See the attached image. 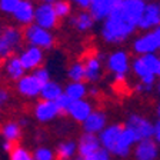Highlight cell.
<instances>
[{
    "label": "cell",
    "mask_w": 160,
    "mask_h": 160,
    "mask_svg": "<svg viewBox=\"0 0 160 160\" xmlns=\"http://www.w3.org/2000/svg\"><path fill=\"white\" fill-rule=\"evenodd\" d=\"M154 32H156L157 37H159V42H160V24H159V26H157V27H156V29H154Z\"/></svg>",
    "instance_id": "60d3db41"
},
{
    "label": "cell",
    "mask_w": 160,
    "mask_h": 160,
    "mask_svg": "<svg viewBox=\"0 0 160 160\" xmlns=\"http://www.w3.org/2000/svg\"><path fill=\"white\" fill-rule=\"evenodd\" d=\"M106 122H107V117L104 112H102V110H93L90 113V116L83 122L84 133H90V134L99 133V132H102L106 127Z\"/></svg>",
    "instance_id": "d6986e66"
},
{
    "label": "cell",
    "mask_w": 160,
    "mask_h": 160,
    "mask_svg": "<svg viewBox=\"0 0 160 160\" xmlns=\"http://www.w3.org/2000/svg\"><path fill=\"white\" fill-rule=\"evenodd\" d=\"M140 2H143V3H150V2H154V0H140Z\"/></svg>",
    "instance_id": "f6af8a7d"
},
{
    "label": "cell",
    "mask_w": 160,
    "mask_h": 160,
    "mask_svg": "<svg viewBox=\"0 0 160 160\" xmlns=\"http://www.w3.org/2000/svg\"><path fill=\"white\" fill-rule=\"evenodd\" d=\"M144 6H146V3L140 2V0H120V2H116V7L134 26H139V22L144 12Z\"/></svg>",
    "instance_id": "9c48e42d"
},
{
    "label": "cell",
    "mask_w": 160,
    "mask_h": 160,
    "mask_svg": "<svg viewBox=\"0 0 160 160\" xmlns=\"http://www.w3.org/2000/svg\"><path fill=\"white\" fill-rule=\"evenodd\" d=\"M136 29L137 26H134L132 22H129L122 14V12L116 7V4H114L110 14L103 20L100 33H102V37H103V40L106 43L120 44L123 42H126L134 33Z\"/></svg>",
    "instance_id": "6da1fadb"
},
{
    "label": "cell",
    "mask_w": 160,
    "mask_h": 160,
    "mask_svg": "<svg viewBox=\"0 0 160 160\" xmlns=\"http://www.w3.org/2000/svg\"><path fill=\"white\" fill-rule=\"evenodd\" d=\"M123 129H124V124H112V126L104 127V129L100 132L99 140H100V144L103 146L104 150L113 153L117 140H119Z\"/></svg>",
    "instance_id": "7c38bea8"
},
{
    "label": "cell",
    "mask_w": 160,
    "mask_h": 160,
    "mask_svg": "<svg viewBox=\"0 0 160 160\" xmlns=\"http://www.w3.org/2000/svg\"><path fill=\"white\" fill-rule=\"evenodd\" d=\"M63 93H64V90L62 89V86H60L59 83H56V82H52V80H50V82L43 84L42 92H40V97H42V100L56 102Z\"/></svg>",
    "instance_id": "484cf974"
},
{
    "label": "cell",
    "mask_w": 160,
    "mask_h": 160,
    "mask_svg": "<svg viewBox=\"0 0 160 160\" xmlns=\"http://www.w3.org/2000/svg\"><path fill=\"white\" fill-rule=\"evenodd\" d=\"M100 150V140L94 134L84 133L79 139V144H77V153L82 160L87 159V157L93 156L96 152Z\"/></svg>",
    "instance_id": "9a60e30c"
},
{
    "label": "cell",
    "mask_w": 160,
    "mask_h": 160,
    "mask_svg": "<svg viewBox=\"0 0 160 160\" xmlns=\"http://www.w3.org/2000/svg\"><path fill=\"white\" fill-rule=\"evenodd\" d=\"M96 20L90 14L89 10H80L76 14L70 16V24L77 30V32H89L94 26Z\"/></svg>",
    "instance_id": "603a6c76"
},
{
    "label": "cell",
    "mask_w": 160,
    "mask_h": 160,
    "mask_svg": "<svg viewBox=\"0 0 160 160\" xmlns=\"http://www.w3.org/2000/svg\"><path fill=\"white\" fill-rule=\"evenodd\" d=\"M67 77L72 82H86V70H84L83 60L70 64V67L67 69Z\"/></svg>",
    "instance_id": "f1b7e54d"
},
{
    "label": "cell",
    "mask_w": 160,
    "mask_h": 160,
    "mask_svg": "<svg viewBox=\"0 0 160 160\" xmlns=\"http://www.w3.org/2000/svg\"><path fill=\"white\" fill-rule=\"evenodd\" d=\"M153 87L154 84H149V83H143V82H140L136 84L134 90H136L137 93H150V92H153Z\"/></svg>",
    "instance_id": "d590c367"
},
{
    "label": "cell",
    "mask_w": 160,
    "mask_h": 160,
    "mask_svg": "<svg viewBox=\"0 0 160 160\" xmlns=\"http://www.w3.org/2000/svg\"><path fill=\"white\" fill-rule=\"evenodd\" d=\"M89 93L84 82H72L70 84H67L64 87V94L72 100H80L84 99Z\"/></svg>",
    "instance_id": "4316f807"
},
{
    "label": "cell",
    "mask_w": 160,
    "mask_h": 160,
    "mask_svg": "<svg viewBox=\"0 0 160 160\" xmlns=\"http://www.w3.org/2000/svg\"><path fill=\"white\" fill-rule=\"evenodd\" d=\"M19 57L26 70H36L37 67L42 66V63L44 60L43 50L36 46H27L24 50L20 52Z\"/></svg>",
    "instance_id": "8fae6325"
},
{
    "label": "cell",
    "mask_w": 160,
    "mask_h": 160,
    "mask_svg": "<svg viewBox=\"0 0 160 160\" xmlns=\"http://www.w3.org/2000/svg\"><path fill=\"white\" fill-rule=\"evenodd\" d=\"M34 116L39 122L42 123H46V122H50L53 120L54 117H57L60 114V110L57 107L56 102H49V100H40L39 103L34 106L33 110Z\"/></svg>",
    "instance_id": "2e32d148"
},
{
    "label": "cell",
    "mask_w": 160,
    "mask_h": 160,
    "mask_svg": "<svg viewBox=\"0 0 160 160\" xmlns=\"http://www.w3.org/2000/svg\"><path fill=\"white\" fill-rule=\"evenodd\" d=\"M92 112H93V107H92L90 102H87V100H84V99H80V100H73V102H72L67 114H69L74 122H77V123H83L84 120L90 116Z\"/></svg>",
    "instance_id": "ffe728a7"
},
{
    "label": "cell",
    "mask_w": 160,
    "mask_h": 160,
    "mask_svg": "<svg viewBox=\"0 0 160 160\" xmlns=\"http://www.w3.org/2000/svg\"><path fill=\"white\" fill-rule=\"evenodd\" d=\"M160 24V2L154 0L146 3L144 6V12L142 14V19L139 22L137 29L143 30V32H149V30H154Z\"/></svg>",
    "instance_id": "52a82bcc"
},
{
    "label": "cell",
    "mask_w": 160,
    "mask_h": 160,
    "mask_svg": "<svg viewBox=\"0 0 160 160\" xmlns=\"http://www.w3.org/2000/svg\"><path fill=\"white\" fill-rule=\"evenodd\" d=\"M56 0H40V3H50V4H53Z\"/></svg>",
    "instance_id": "b9f144b4"
},
{
    "label": "cell",
    "mask_w": 160,
    "mask_h": 160,
    "mask_svg": "<svg viewBox=\"0 0 160 160\" xmlns=\"http://www.w3.org/2000/svg\"><path fill=\"white\" fill-rule=\"evenodd\" d=\"M156 87H157V93L160 94V82H159V83H157V86H156Z\"/></svg>",
    "instance_id": "ee69618b"
},
{
    "label": "cell",
    "mask_w": 160,
    "mask_h": 160,
    "mask_svg": "<svg viewBox=\"0 0 160 160\" xmlns=\"http://www.w3.org/2000/svg\"><path fill=\"white\" fill-rule=\"evenodd\" d=\"M84 160H110L109 159V152L104 149H100L99 152H96V153L93 154V156H90L87 157V159Z\"/></svg>",
    "instance_id": "8d00e7d4"
},
{
    "label": "cell",
    "mask_w": 160,
    "mask_h": 160,
    "mask_svg": "<svg viewBox=\"0 0 160 160\" xmlns=\"http://www.w3.org/2000/svg\"><path fill=\"white\" fill-rule=\"evenodd\" d=\"M126 126L133 130L139 142L143 139H150V137L153 136V130H154L153 124L150 123L146 117L140 116L137 113H132L127 117Z\"/></svg>",
    "instance_id": "ba28073f"
},
{
    "label": "cell",
    "mask_w": 160,
    "mask_h": 160,
    "mask_svg": "<svg viewBox=\"0 0 160 160\" xmlns=\"http://www.w3.org/2000/svg\"><path fill=\"white\" fill-rule=\"evenodd\" d=\"M53 7L60 20L72 16V2L70 0H56L53 3Z\"/></svg>",
    "instance_id": "f546056e"
},
{
    "label": "cell",
    "mask_w": 160,
    "mask_h": 160,
    "mask_svg": "<svg viewBox=\"0 0 160 160\" xmlns=\"http://www.w3.org/2000/svg\"><path fill=\"white\" fill-rule=\"evenodd\" d=\"M33 154L36 160H54L53 152L50 149H47V147H37Z\"/></svg>",
    "instance_id": "d6a6232c"
},
{
    "label": "cell",
    "mask_w": 160,
    "mask_h": 160,
    "mask_svg": "<svg viewBox=\"0 0 160 160\" xmlns=\"http://www.w3.org/2000/svg\"><path fill=\"white\" fill-rule=\"evenodd\" d=\"M23 30L16 26H3L0 30V62L16 53L23 43Z\"/></svg>",
    "instance_id": "7a4b0ae2"
},
{
    "label": "cell",
    "mask_w": 160,
    "mask_h": 160,
    "mask_svg": "<svg viewBox=\"0 0 160 160\" xmlns=\"http://www.w3.org/2000/svg\"><path fill=\"white\" fill-rule=\"evenodd\" d=\"M22 0H0V12L6 14H13Z\"/></svg>",
    "instance_id": "1f68e13d"
},
{
    "label": "cell",
    "mask_w": 160,
    "mask_h": 160,
    "mask_svg": "<svg viewBox=\"0 0 160 160\" xmlns=\"http://www.w3.org/2000/svg\"><path fill=\"white\" fill-rule=\"evenodd\" d=\"M72 102H73V100L69 99V97H67L64 93L56 100L57 107H59V110H60V114H67V112H69V107H70V104H72Z\"/></svg>",
    "instance_id": "836d02e7"
},
{
    "label": "cell",
    "mask_w": 160,
    "mask_h": 160,
    "mask_svg": "<svg viewBox=\"0 0 160 160\" xmlns=\"http://www.w3.org/2000/svg\"><path fill=\"white\" fill-rule=\"evenodd\" d=\"M159 156L157 143L152 137L143 139L134 147V159L136 160H156Z\"/></svg>",
    "instance_id": "e0dca14e"
},
{
    "label": "cell",
    "mask_w": 160,
    "mask_h": 160,
    "mask_svg": "<svg viewBox=\"0 0 160 160\" xmlns=\"http://www.w3.org/2000/svg\"><path fill=\"white\" fill-rule=\"evenodd\" d=\"M60 19L56 14L53 4L50 3H40L34 9V24L43 27L47 30H53L59 26Z\"/></svg>",
    "instance_id": "5b68a950"
},
{
    "label": "cell",
    "mask_w": 160,
    "mask_h": 160,
    "mask_svg": "<svg viewBox=\"0 0 160 160\" xmlns=\"http://www.w3.org/2000/svg\"><path fill=\"white\" fill-rule=\"evenodd\" d=\"M104 56H97V54H90L83 60L84 70H86V82L90 83H96L102 77V63H103Z\"/></svg>",
    "instance_id": "5bb4252c"
},
{
    "label": "cell",
    "mask_w": 160,
    "mask_h": 160,
    "mask_svg": "<svg viewBox=\"0 0 160 160\" xmlns=\"http://www.w3.org/2000/svg\"><path fill=\"white\" fill-rule=\"evenodd\" d=\"M23 40L29 46H36L42 50L53 49L54 44H56V39H54L53 33L50 30L43 29V27L37 26L34 23L24 27Z\"/></svg>",
    "instance_id": "3957f363"
},
{
    "label": "cell",
    "mask_w": 160,
    "mask_h": 160,
    "mask_svg": "<svg viewBox=\"0 0 160 160\" xmlns=\"http://www.w3.org/2000/svg\"><path fill=\"white\" fill-rule=\"evenodd\" d=\"M114 2H120V0H114Z\"/></svg>",
    "instance_id": "7dc6e473"
},
{
    "label": "cell",
    "mask_w": 160,
    "mask_h": 160,
    "mask_svg": "<svg viewBox=\"0 0 160 160\" xmlns=\"http://www.w3.org/2000/svg\"><path fill=\"white\" fill-rule=\"evenodd\" d=\"M133 52L139 56H144V54H154L156 52L160 50V42L154 30H149L144 32L143 34L137 36L133 40Z\"/></svg>",
    "instance_id": "277c9868"
},
{
    "label": "cell",
    "mask_w": 160,
    "mask_h": 160,
    "mask_svg": "<svg viewBox=\"0 0 160 160\" xmlns=\"http://www.w3.org/2000/svg\"><path fill=\"white\" fill-rule=\"evenodd\" d=\"M114 0H90L89 12L96 22H103L114 7Z\"/></svg>",
    "instance_id": "44dd1931"
},
{
    "label": "cell",
    "mask_w": 160,
    "mask_h": 160,
    "mask_svg": "<svg viewBox=\"0 0 160 160\" xmlns=\"http://www.w3.org/2000/svg\"><path fill=\"white\" fill-rule=\"evenodd\" d=\"M77 146L73 140H64L57 144L56 153H54V160H70L73 157Z\"/></svg>",
    "instance_id": "83f0119b"
},
{
    "label": "cell",
    "mask_w": 160,
    "mask_h": 160,
    "mask_svg": "<svg viewBox=\"0 0 160 160\" xmlns=\"http://www.w3.org/2000/svg\"><path fill=\"white\" fill-rule=\"evenodd\" d=\"M33 74L37 77V79L42 82V83H47V82H50V73H49V70L46 69V67H37L36 70L33 72Z\"/></svg>",
    "instance_id": "e575fe53"
},
{
    "label": "cell",
    "mask_w": 160,
    "mask_h": 160,
    "mask_svg": "<svg viewBox=\"0 0 160 160\" xmlns=\"http://www.w3.org/2000/svg\"><path fill=\"white\" fill-rule=\"evenodd\" d=\"M72 3H74L80 10H89L90 0H70Z\"/></svg>",
    "instance_id": "74e56055"
},
{
    "label": "cell",
    "mask_w": 160,
    "mask_h": 160,
    "mask_svg": "<svg viewBox=\"0 0 160 160\" xmlns=\"http://www.w3.org/2000/svg\"><path fill=\"white\" fill-rule=\"evenodd\" d=\"M42 87H43V83L33 73H30V74H24L20 80H17L16 89L19 92V94L29 97V99H33V97L40 96Z\"/></svg>",
    "instance_id": "30bf717a"
},
{
    "label": "cell",
    "mask_w": 160,
    "mask_h": 160,
    "mask_svg": "<svg viewBox=\"0 0 160 160\" xmlns=\"http://www.w3.org/2000/svg\"><path fill=\"white\" fill-rule=\"evenodd\" d=\"M137 142H139V140H137L134 132L124 124V129H123V132H122V134H120L119 140H117L116 147H114V150H113V154H116V156H119V157H127L130 153L132 146H133L134 143H137Z\"/></svg>",
    "instance_id": "4fadbf2b"
},
{
    "label": "cell",
    "mask_w": 160,
    "mask_h": 160,
    "mask_svg": "<svg viewBox=\"0 0 160 160\" xmlns=\"http://www.w3.org/2000/svg\"><path fill=\"white\" fill-rule=\"evenodd\" d=\"M130 69L133 70V73L139 77L140 82L143 83H149V84H154L156 83V76H154L152 72L149 70V67L144 64L143 59L142 57H134L132 60V64H130Z\"/></svg>",
    "instance_id": "cb8c5ba5"
},
{
    "label": "cell",
    "mask_w": 160,
    "mask_h": 160,
    "mask_svg": "<svg viewBox=\"0 0 160 160\" xmlns=\"http://www.w3.org/2000/svg\"><path fill=\"white\" fill-rule=\"evenodd\" d=\"M0 79H2V72H0Z\"/></svg>",
    "instance_id": "bcb514c9"
},
{
    "label": "cell",
    "mask_w": 160,
    "mask_h": 160,
    "mask_svg": "<svg viewBox=\"0 0 160 160\" xmlns=\"http://www.w3.org/2000/svg\"><path fill=\"white\" fill-rule=\"evenodd\" d=\"M7 99H9V93H7L6 90L0 89V104H2V103H4V102H6Z\"/></svg>",
    "instance_id": "ab89813d"
},
{
    "label": "cell",
    "mask_w": 160,
    "mask_h": 160,
    "mask_svg": "<svg viewBox=\"0 0 160 160\" xmlns=\"http://www.w3.org/2000/svg\"><path fill=\"white\" fill-rule=\"evenodd\" d=\"M154 130H153V136L156 137V142L160 143V119L156 122V124H153Z\"/></svg>",
    "instance_id": "f35d334b"
},
{
    "label": "cell",
    "mask_w": 160,
    "mask_h": 160,
    "mask_svg": "<svg viewBox=\"0 0 160 160\" xmlns=\"http://www.w3.org/2000/svg\"><path fill=\"white\" fill-rule=\"evenodd\" d=\"M0 134L3 136L4 140L7 142H17L20 143V137H22V126L17 122H4L0 124Z\"/></svg>",
    "instance_id": "d4e9b609"
},
{
    "label": "cell",
    "mask_w": 160,
    "mask_h": 160,
    "mask_svg": "<svg viewBox=\"0 0 160 160\" xmlns=\"http://www.w3.org/2000/svg\"><path fill=\"white\" fill-rule=\"evenodd\" d=\"M156 113H157V116H159V119H160V102L157 103V107H156Z\"/></svg>",
    "instance_id": "7bdbcfd3"
},
{
    "label": "cell",
    "mask_w": 160,
    "mask_h": 160,
    "mask_svg": "<svg viewBox=\"0 0 160 160\" xmlns=\"http://www.w3.org/2000/svg\"><path fill=\"white\" fill-rule=\"evenodd\" d=\"M34 9L36 7L33 6V3L30 0H22L12 16L14 17V20L20 26L26 27L34 22Z\"/></svg>",
    "instance_id": "ac0fdd59"
},
{
    "label": "cell",
    "mask_w": 160,
    "mask_h": 160,
    "mask_svg": "<svg viewBox=\"0 0 160 160\" xmlns=\"http://www.w3.org/2000/svg\"><path fill=\"white\" fill-rule=\"evenodd\" d=\"M9 160H36V159H34V154L30 150L17 144L9 153Z\"/></svg>",
    "instance_id": "4dcf8cb0"
},
{
    "label": "cell",
    "mask_w": 160,
    "mask_h": 160,
    "mask_svg": "<svg viewBox=\"0 0 160 160\" xmlns=\"http://www.w3.org/2000/svg\"><path fill=\"white\" fill-rule=\"evenodd\" d=\"M3 63H4V72H6L9 80H12V82H17L26 74V69L20 62V57L16 56V54L10 56L9 59L4 60Z\"/></svg>",
    "instance_id": "7402d4cb"
},
{
    "label": "cell",
    "mask_w": 160,
    "mask_h": 160,
    "mask_svg": "<svg viewBox=\"0 0 160 160\" xmlns=\"http://www.w3.org/2000/svg\"><path fill=\"white\" fill-rule=\"evenodd\" d=\"M130 56L124 50H116L110 53L107 57L106 67L110 73H113L114 77L126 76L127 72L130 70Z\"/></svg>",
    "instance_id": "8992f818"
}]
</instances>
